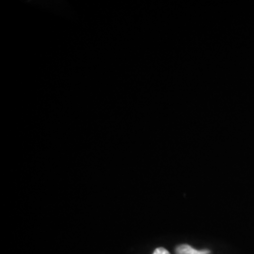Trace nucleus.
Returning a JSON list of instances; mask_svg holds the SVG:
<instances>
[{
    "label": "nucleus",
    "instance_id": "nucleus-1",
    "mask_svg": "<svg viewBox=\"0 0 254 254\" xmlns=\"http://www.w3.org/2000/svg\"><path fill=\"white\" fill-rule=\"evenodd\" d=\"M175 254H211V252L208 250H202V251H198L191 246L188 244H183L179 245L175 249Z\"/></svg>",
    "mask_w": 254,
    "mask_h": 254
},
{
    "label": "nucleus",
    "instance_id": "nucleus-2",
    "mask_svg": "<svg viewBox=\"0 0 254 254\" xmlns=\"http://www.w3.org/2000/svg\"><path fill=\"white\" fill-rule=\"evenodd\" d=\"M170 254V252L169 251H167L165 248H162V247H160V248H157L155 251L154 252V254Z\"/></svg>",
    "mask_w": 254,
    "mask_h": 254
}]
</instances>
